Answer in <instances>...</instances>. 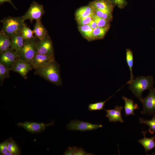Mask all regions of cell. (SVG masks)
Masks as SVG:
<instances>
[{
    "label": "cell",
    "mask_w": 155,
    "mask_h": 155,
    "mask_svg": "<svg viewBox=\"0 0 155 155\" xmlns=\"http://www.w3.org/2000/svg\"><path fill=\"white\" fill-rule=\"evenodd\" d=\"M34 73L57 86L62 85L59 65L55 60L46 66L35 69Z\"/></svg>",
    "instance_id": "cell-1"
},
{
    "label": "cell",
    "mask_w": 155,
    "mask_h": 155,
    "mask_svg": "<svg viewBox=\"0 0 155 155\" xmlns=\"http://www.w3.org/2000/svg\"><path fill=\"white\" fill-rule=\"evenodd\" d=\"M127 83L129 85V89L140 101L143 98V92L153 88L154 79L151 75L139 76L131 81H129Z\"/></svg>",
    "instance_id": "cell-2"
},
{
    "label": "cell",
    "mask_w": 155,
    "mask_h": 155,
    "mask_svg": "<svg viewBox=\"0 0 155 155\" xmlns=\"http://www.w3.org/2000/svg\"><path fill=\"white\" fill-rule=\"evenodd\" d=\"M3 27H1L4 33L9 37L18 34H21L26 24L22 16L14 17L9 16L0 21Z\"/></svg>",
    "instance_id": "cell-3"
},
{
    "label": "cell",
    "mask_w": 155,
    "mask_h": 155,
    "mask_svg": "<svg viewBox=\"0 0 155 155\" xmlns=\"http://www.w3.org/2000/svg\"><path fill=\"white\" fill-rule=\"evenodd\" d=\"M36 38L35 37L31 39L24 40L23 47L16 52L19 59L30 64L37 53L35 45Z\"/></svg>",
    "instance_id": "cell-4"
},
{
    "label": "cell",
    "mask_w": 155,
    "mask_h": 155,
    "mask_svg": "<svg viewBox=\"0 0 155 155\" xmlns=\"http://www.w3.org/2000/svg\"><path fill=\"white\" fill-rule=\"evenodd\" d=\"M45 13L43 6L33 1L30 5V6L25 14L23 16V20H29L30 22L33 20H41L43 15Z\"/></svg>",
    "instance_id": "cell-5"
},
{
    "label": "cell",
    "mask_w": 155,
    "mask_h": 155,
    "mask_svg": "<svg viewBox=\"0 0 155 155\" xmlns=\"http://www.w3.org/2000/svg\"><path fill=\"white\" fill-rule=\"evenodd\" d=\"M149 90L148 95L142 98L140 101L143 106V109L141 111L142 114H155V88H153Z\"/></svg>",
    "instance_id": "cell-6"
},
{
    "label": "cell",
    "mask_w": 155,
    "mask_h": 155,
    "mask_svg": "<svg viewBox=\"0 0 155 155\" xmlns=\"http://www.w3.org/2000/svg\"><path fill=\"white\" fill-rule=\"evenodd\" d=\"M66 126L67 129L70 130L81 131L96 129L102 127L101 124H93L89 122L76 120H71L68 124L66 125Z\"/></svg>",
    "instance_id": "cell-7"
},
{
    "label": "cell",
    "mask_w": 155,
    "mask_h": 155,
    "mask_svg": "<svg viewBox=\"0 0 155 155\" xmlns=\"http://www.w3.org/2000/svg\"><path fill=\"white\" fill-rule=\"evenodd\" d=\"M35 45L38 53L43 55H54L52 42L48 33L42 39L37 40Z\"/></svg>",
    "instance_id": "cell-8"
},
{
    "label": "cell",
    "mask_w": 155,
    "mask_h": 155,
    "mask_svg": "<svg viewBox=\"0 0 155 155\" xmlns=\"http://www.w3.org/2000/svg\"><path fill=\"white\" fill-rule=\"evenodd\" d=\"M54 125L53 122L46 124L43 123L25 121L19 122L17 124L18 127H21L28 132L33 133L40 132L44 130L46 127Z\"/></svg>",
    "instance_id": "cell-9"
},
{
    "label": "cell",
    "mask_w": 155,
    "mask_h": 155,
    "mask_svg": "<svg viewBox=\"0 0 155 155\" xmlns=\"http://www.w3.org/2000/svg\"><path fill=\"white\" fill-rule=\"evenodd\" d=\"M18 59V56L16 52L10 49L0 53V63H2L11 70L14 64Z\"/></svg>",
    "instance_id": "cell-10"
},
{
    "label": "cell",
    "mask_w": 155,
    "mask_h": 155,
    "mask_svg": "<svg viewBox=\"0 0 155 155\" xmlns=\"http://www.w3.org/2000/svg\"><path fill=\"white\" fill-rule=\"evenodd\" d=\"M55 60L54 55H41L37 52L30 64L36 69L44 67Z\"/></svg>",
    "instance_id": "cell-11"
},
{
    "label": "cell",
    "mask_w": 155,
    "mask_h": 155,
    "mask_svg": "<svg viewBox=\"0 0 155 155\" xmlns=\"http://www.w3.org/2000/svg\"><path fill=\"white\" fill-rule=\"evenodd\" d=\"M32 68L30 64L18 59L14 64L11 70L18 73L24 78L26 79L28 73Z\"/></svg>",
    "instance_id": "cell-12"
},
{
    "label": "cell",
    "mask_w": 155,
    "mask_h": 155,
    "mask_svg": "<svg viewBox=\"0 0 155 155\" xmlns=\"http://www.w3.org/2000/svg\"><path fill=\"white\" fill-rule=\"evenodd\" d=\"M122 106H116L114 109L106 110L104 109L106 112V117H108L110 122H124L121 115Z\"/></svg>",
    "instance_id": "cell-13"
},
{
    "label": "cell",
    "mask_w": 155,
    "mask_h": 155,
    "mask_svg": "<svg viewBox=\"0 0 155 155\" xmlns=\"http://www.w3.org/2000/svg\"><path fill=\"white\" fill-rule=\"evenodd\" d=\"M94 9L112 11L114 5L109 0H95L90 3Z\"/></svg>",
    "instance_id": "cell-14"
},
{
    "label": "cell",
    "mask_w": 155,
    "mask_h": 155,
    "mask_svg": "<svg viewBox=\"0 0 155 155\" xmlns=\"http://www.w3.org/2000/svg\"><path fill=\"white\" fill-rule=\"evenodd\" d=\"M142 133L143 134L144 138L139 140L138 142L143 146L145 150V153H146L155 148V135L150 138H147L146 136L147 133V131H143Z\"/></svg>",
    "instance_id": "cell-15"
},
{
    "label": "cell",
    "mask_w": 155,
    "mask_h": 155,
    "mask_svg": "<svg viewBox=\"0 0 155 155\" xmlns=\"http://www.w3.org/2000/svg\"><path fill=\"white\" fill-rule=\"evenodd\" d=\"M11 41L10 49L14 50L16 52L20 50L23 47L24 39L21 34L14 35L10 38Z\"/></svg>",
    "instance_id": "cell-16"
},
{
    "label": "cell",
    "mask_w": 155,
    "mask_h": 155,
    "mask_svg": "<svg viewBox=\"0 0 155 155\" xmlns=\"http://www.w3.org/2000/svg\"><path fill=\"white\" fill-rule=\"evenodd\" d=\"M33 32L34 36L39 40H42L48 33L45 28L43 25L41 20L36 21Z\"/></svg>",
    "instance_id": "cell-17"
},
{
    "label": "cell",
    "mask_w": 155,
    "mask_h": 155,
    "mask_svg": "<svg viewBox=\"0 0 155 155\" xmlns=\"http://www.w3.org/2000/svg\"><path fill=\"white\" fill-rule=\"evenodd\" d=\"M122 98L125 102L124 109L125 116L134 115L135 110L139 108L137 104L136 103L134 104L132 99H129L125 96H123Z\"/></svg>",
    "instance_id": "cell-18"
},
{
    "label": "cell",
    "mask_w": 155,
    "mask_h": 155,
    "mask_svg": "<svg viewBox=\"0 0 155 155\" xmlns=\"http://www.w3.org/2000/svg\"><path fill=\"white\" fill-rule=\"evenodd\" d=\"M94 14V10L90 4L79 8L76 11L75 17L77 20Z\"/></svg>",
    "instance_id": "cell-19"
},
{
    "label": "cell",
    "mask_w": 155,
    "mask_h": 155,
    "mask_svg": "<svg viewBox=\"0 0 155 155\" xmlns=\"http://www.w3.org/2000/svg\"><path fill=\"white\" fill-rule=\"evenodd\" d=\"M11 41L2 30L0 32V53L10 49Z\"/></svg>",
    "instance_id": "cell-20"
},
{
    "label": "cell",
    "mask_w": 155,
    "mask_h": 155,
    "mask_svg": "<svg viewBox=\"0 0 155 155\" xmlns=\"http://www.w3.org/2000/svg\"><path fill=\"white\" fill-rule=\"evenodd\" d=\"M65 155H91L92 154L88 153L82 148L75 146L69 147L63 153Z\"/></svg>",
    "instance_id": "cell-21"
},
{
    "label": "cell",
    "mask_w": 155,
    "mask_h": 155,
    "mask_svg": "<svg viewBox=\"0 0 155 155\" xmlns=\"http://www.w3.org/2000/svg\"><path fill=\"white\" fill-rule=\"evenodd\" d=\"M126 60L130 71V80L129 81H131L133 80L134 78L132 72L133 57V52L130 49H127L126 50Z\"/></svg>",
    "instance_id": "cell-22"
},
{
    "label": "cell",
    "mask_w": 155,
    "mask_h": 155,
    "mask_svg": "<svg viewBox=\"0 0 155 155\" xmlns=\"http://www.w3.org/2000/svg\"><path fill=\"white\" fill-rule=\"evenodd\" d=\"M8 151L13 155H18L20 154L19 148L15 141L11 137L7 140Z\"/></svg>",
    "instance_id": "cell-23"
},
{
    "label": "cell",
    "mask_w": 155,
    "mask_h": 155,
    "mask_svg": "<svg viewBox=\"0 0 155 155\" xmlns=\"http://www.w3.org/2000/svg\"><path fill=\"white\" fill-rule=\"evenodd\" d=\"M140 123L148 125L149 128L147 132H149L152 134H153L155 132V114L153 115V116L151 120H145L143 118H140Z\"/></svg>",
    "instance_id": "cell-24"
},
{
    "label": "cell",
    "mask_w": 155,
    "mask_h": 155,
    "mask_svg": "<svg viewBox=\"0 0 155 155\" xmlns=\"http://www.w3.org/2000/svg\"><path fill=\"white\" fill-rule=\"evenodd\" d=\"M79 29L87 39L89 40L93 39V29L88 24L80 26L79 27Z\"/></svg>",
    "instance_id": "cell-25"
},
{
    "label": "cell",
    "mask_w": 155,
    "mask_h": 155,
    "mask_svg": "<svg viewBox=\"0 0 155 155\" xmlns=\"http://www.w3.org/2000/svg\"><path fill=\"white\" fill-rule=\"evenodd\" d=\"M109 28L107 27H96L93 30V39L103 38Z\"/></svg>",
    "instance_id": "cell-26"
},
{
    "label": "cell",
    "mask_w": 155,
    "mask_h": 155,
    "mask_svg": "<svg viewBox=\"0 0 155 155\" xmlns=\"http://www.w3.org/2000/svg\"><path fill=\"white\" fill-rule=\"evenodd\" d=\"M11 69L0 63V80L1 85L5 79L10 77L9 71Z\"/></svg>",
    "instance_id": "cell-27"
},
{
    "label": "cell",
    "mask_w": 155,
    "mask_h": 155,
    "mask_svg": "<svg viewBox=\"0 0 155 155\" xmlns=\"http://www.w3.org/2000/svg\"><path fill=\"white\" fill-rule=\"evenodd\" d=\"M113 95L103 101L90 104L88 106V110L90 111H92L97 110L100 111L103 109L105 103L111 98Z\"/></svg>",
    "instance_id": "cell-28"
},
{
    "label": "cell",
    "mask_w": 155,
    "mask_h": 155,
    "mask_svg": "<svg viewBox=\"0 0 155 155\" xmlns=\"http://www.w3.org/2000/svg\"><path fill=\"white\" fill-rule=\"evenodd\" d=\"M33 30H31L26 24L24 26L21 34L24 40H29L35 37L34 35Z\"/></svg>",
    "instance_id": "cell-29"
},
{
    "label": "cell",
    "mask_w": 155,
    "mask_h": 155,
    "mask_svg": "<svg viewBox=\"0 0 155 155\" xmlns=\"http://www.w3.org/2000/svg\"><path fill=\"white\" fill-rule=\"evenodd\" d=\"M93 20L96 23L97 27L102 28L107 27L109 28V22L101 18L98 17L94 14Z\"/></svg>",
    "instance_id": "cell-30"
},
{
    "label": "cell",
    "mask_w": 155,
    "mask_h": 155,
    "mask_svg": "<svg viewBox=\"0 0 155 155\" xmlns=\"http://www.w3.org/2000/svg\"><path fill=\"white\" fill-rule=\"evenodd\" d=\"M0 152L1 155H12L11 153L8 151L7 140L1 143L0 144Z\"/></svg>",
    "instance_id": "cell-31"
},
{
    "label": "cell",
    "mask_w": 155,
    "mask_h": 155,
    "mask_svg": "<svg viewBox=\"0 0 155 155\" xmlns=\"http://www.w3.org/2000/svg\"><path fill=\"white\" fill-rule=\"evenodd\" d=\"M94 15V14L78 20V24L80 26L88 24L93 19Z\"/></svg>",
    "instance_id": "cell-32"
},
{
    "label": "cell",
    "mask_w": 155,
    "mask_h": 155,
    "mask_svg": "<svg viewBox=\"0 0 155 155\" xmlns=\"http://www.w3.org/2000/svg\"><path fill=\"white\" fill-rule=\"evenodd\" d=\"M114 5L117 6L119 8L122 9L125 7L127 4L126 0H109Z\"/></svg>",
    "instance_id": "cell-33"
},
{
    "label": "cell",
    "mask_w": 155,
    "mask_h": 155,
    "mask_svg": "<svg viewBox=\"0 0 155 155\" xmlns=\"http://www.w3.org/2000/svg\"><path fill=\"white\" fill-rule=\"evenodd\" d=\"M6 2H8L16 10H17V8L12 2V0H0V4L1 5L3 3Z\"/></svg>",
    "instance_id": "cell-34"
},
{
    "label": "cell",
    "mask_w": 155,
    "mask_h": 155,
    "mask_svg": "<svg viewBox=\"0 0 155 155\" xmlns=\"http://www.w3.org/2000/svg\"><path fill=\"white\" fill-rule=\"evenodd\" d=\"M88 24L93 29H95L97 27L96 23L93 19Z\"/></svg>",
    "instance_id": "cell-35"
}]
</instances>
